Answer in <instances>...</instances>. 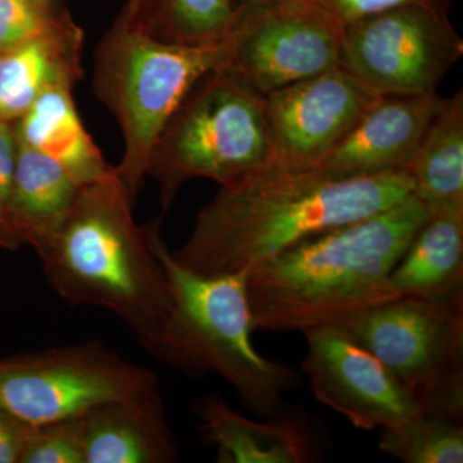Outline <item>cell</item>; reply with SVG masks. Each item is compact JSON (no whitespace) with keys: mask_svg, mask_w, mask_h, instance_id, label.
<instances>
[{"mask_svg":"<svg viewBox=\"0 0 463 463\" xmlns=\"http://www.w3.org/2000/svg\"><path fill=\"white\" fill-rule=\"evenodd\" d=\"M71 20L58 0H0V53Z\"/></svg>","mask_w":463,"mask_h":463,"instance_id":"23","label":"cell"},{"mask_svg":"<svg viewBox=\"0 0 463 463\" xmlns=\"http://www.w3.org/2000/svg\"><path fill=\"white\" fill-rule=\"evenodd\" d=\"M411 194L397 205L286 250L248 273L254 331L341 327L398 298L390 276L430 218Z\"/></svg>","mask_w":463,"mask_h":463,"instance_id":"2","label":"cell"},{"mask_svg":"<svg viewBox=\"0 0 463 463\" xmlns=\"http://www.w3.org/2000/svg\"><path fill=\"white\" fill-rule=\"evenodd\" d=\"M379 449L404 463H462V421L419 414L394 428L383 429Z\"/></svg>","mask_w":463,"mask_h":463,"instance_id":"22","label":"cell"},{"mask_svg":"<svg viewBox=\"0 0 463 463\" xmlns=\"http://www.w3.org/2000/svg\"><path fill=\"white\" fill-rule=\"evenodd\" d=\"M70 88L42 94L14 123L17 141L60 164L79 185L115 173L93 141L76 109Z\"/></svg>","mask_w":463,"mask_h":463,"instance_id":"17","label":"cell"},{"mask_svg":"<svg viewBox=\"0 0 463 463\" xmlns=\"http://www.w3.org/2000/svg\"><path fill=\"white\" fill-rule=\"evenodd\" d=\"M16 156L17 138L14 124L0 121V249L16 250L21 246L11 222Z\"/></svg>","mask_w":463,"mask_h":463,"instance_id":"25","label":"cell"},{"mask_svg":"<svg viewBox=\"0 0 463 463\" xmlns=\"http://www.w3.org/2000/svg\"><path fill=\"white\" fill-rule=\"evenodd\" d=\"M264 94L223 70L192 88L170 116L149 158L165 215L185 182L205 178L231 184L269 165Z\"/></svg>","mask_w":463,"mask_h":463,"instance_id":"6","label":"cell"},{"mask_svg":"<svg viewBox=\"0 0 463 463\" xmlns=\"http://www.w3.org/2000/svg\"><path fill=\"white\" fill-rule=\"evenodd\" d=\"M33 426L0 407V463H20Z\"/></svg>","mask_w":463,"mask_h":463,"instance_id":"27","label":"cell"},{"mask_svg":"<svg viewBox=\"0 0 463 463\" xmlns=\"http://www.w3.org/2000/svg\"><path fill=\"white\" fill-rule=\"evenodd\" d=\"M152 0H128L125 12L130 16L138 18V20L145 21L147 16L149 8H151Z\"/></svg>","mask_w":463,"mask_h":463,"instance_id":"28","label":"cell"},{"mask_svg":"<svg viewBox=\"0 0 463 463\" xmlns=\"http://www.w3.org/2000/svg\"><path fill=\"white\" fill-rule=\"evenodd\" d=\"M203 440L221 463H313L328 449L325 426L312 414L286 407L265 421L248 419L210 394L194 405Z\"/></svg>","mask_w":463,"mask_h":463,"instance_id":"13","label":"cell"},{"mask_svg":"<svg viewBox=\"0 0 463 463\" xmlns=\"http://www.w3.org/2000/svg\"><path fill=\"white\" fill-rule=\"evenodd\" d=\"M303 371L317 401L352 423L373 431L423 413L416 399L383 364L340 327L304 332Z\"/></svg>","mask_w":463,"mask_h":463,"instance_id":"12","label":"cell"},{"mask_svg":"<svg viewBox=\"0 0 463 463\" xmlns=\"http://www.w3.org/2000/svg\"><path fill=\"white\" fill-rule=\"evenodd\" d=\"M133 205L116 170L81 185L65 222L38 255L58 297L72 307L109 310L151 354L169 321L172 298Z\"/></svg>","mask_w":463,"mask_h":463,"instance_id":"3","label":"cell"},{"mask_svg":"<svg viewBox=\"0 0 463 463\" xmlns=\"http://www.w3.org/2000/svg\"><path fill=\"white\" fill-rule=\"evenodd\" d=\"M413 194L430 210L463 212V93L441 99L410 167Z\"/></svg>","mask_w":463,"mask_h":463,"instance_id":"20","label":"cell"},{"mask_svg":"<svg viewBox=\"0 0 463 463\" xmlns=\"http://www.w3.org/2000/svg\"><path fill=\"white\" fill-rule=\"evenodd\" d=\"M380 97L340 66L267 94L269 165H318Z\"/></svg>","mask_w":463,"mask_h":463,"instance_id":"11","label":"cell"},{"mask_svg":"<svg viewBox=\"0 0 463 463\" xmlns=\"http://www.w3.org/2000/svg\"><path fill=\"white\" fill-rule=\"evenodd\" d=\"M158 227L156 221L146 230L165 269L172 310L151 355L191 377L219 374L250 412L265 419L281 413L285 394L297 388L300 374L265 358L252 343L248 273L192 272L173 257Z\"/></svg>","mask_w":463,"mask_h":463,"instance_id":"4","label":"cell"},{"mask_svg":"<svg viewBox=\"0 0 463 463\" xmlns=\"http://www.w3.org/2000/svg\"><path fill=\"white\" fill-rule=\"evenodd\" d=\"M80 187L56 161L17 141L11 222L21 246L41 254L65 222Z\"/></svg>","mask_w":463,"mask_h":463,"instance_id":"18","label":"cell"},{"mask_svg":"<svg viewBox=\"0 0 463 463\" xmlns=\"http://www.w3.org/2000/svg\"><path fill=\"white\" fill-rule=\"evenodd\" d=\"M319 5L340 21L344 26L392 9L421 5L440 9V0H316Z\"/></svg>","mask_w":463,"mask_h":463,"instance_id":"26","label":"cell"},{"mask_svg":"<svg viewBox=\"0 0 463 463\" xmlns=\"http://www.w3.org/2000/svg\"><path fill=\"white\" fill-rule=\"evenodd\" d=\"M421 407L463 421V298L398 297L341 326Z\"/></svg>","mask_w":463,"mask_h":463,"instance_id":"7","label":"cell"},{"mask_svg":"<svg viewBox=\"0 0 463 463\" xmlns=\"http://www.w3.org/2000/svg\"><path fill=\"white\" fill-rule=\"evenodd\" d=\"M399 297L463 298V212L431 215L390 276Z\"/></svg>","mask_w":463,"mask_h":463,"instance_id":"19","label":"cell"},{"mask_svg":"<svg viewBox=\"0 0 463 463\" xmlns=\"http://www.w3.org/2000/svg\"><path fill=\"white\" fill-rule=\"evenodd\" d=\"M245 5L243 0H152L142 23L163 41L215 42L228 36Z\"/></svg>","mask_w":463,"mask_h":463,"instance_id":"21","label":"cell"},{"mask_svg":"<svg viewBox=\"0 0 463 463\" xmlns=\"http://www.w3.org/2000/svg\"><path fill=\"white\" fill-rule=\"evenodd\" d=\"M155 386L156 373L99 341L0 361V407L32 426L81 416L103 402Z\"/></svg>","mask_w":463,"mask_h":463,"instance_id":"8","label":"cell"},{"mask_svg":"<svg viewBox=\"0 0 463 463\" xmlns=\"http://www.w3.org/2000/svg\"><path fill=\"white\" fill-rule=\"evenodd\" d=\"M463 41L435 8L392 9L344 26L340 67L379 96L437 93Z\"/></svg>","mask_w":463,"mask_h":463,"instance_id":"10","label":"cell"},{"mask_svg":"<svg viewBox=\"0 0 463 463\" xmlns=\"http://www.w3.org/2000/svg\"><path fill=\"white\" fill-rule=\"evenodd\" d=\"M344 25L316 0L246 5L221 70L272 93L340 65Z\"/></svg>","mask_w":463,"mask_h":463,"instance_id":"9","label":"cell"},{"mask_svg":"<svg viewBox=\"0 0 463 463\" xmlns=\"http://www.w3.org/2000/svg\"><path fill=\"white\" fill-rule=\"evenodd\" d=\"M20 463H85L83 414L33 426Z\"/></svg>","mask_w":463,"mask_h":463,"instance_id":"24","label":"cell"},{"mask_svg":"<svg viewBox=\"0 0 463 463\" xmlns=\"http://www.w3.org/2000/svg\"><path fill=\"white\" fill-rule=\"evenodd\" d=\"M84 32L74 20L0 53V121L16 123L33 102L54 88H70L83 76Z\"/></svg>","mask_w":463,"mask_h":463,"instance_id":"16","label":"cell"},{"mask_svg":"<svg viewBox=\"0 0 463 463\" xmlns=\"http://www.w3.org/2000/svg\"><path fill=\"white\" fill-rule=\"evenodd\" d=\"M412 194L408 169L341 178L318 167L267 165L221 185L172 254L203 276L249 273L304 241L383 212Z\"/></svg>","mask_w":463,"mask_h":463,"instance_id":"1","label":"cell"},{"mask_svg":"<svg viewBox=\"0 0 463 463\" xmlns=\"http://www.w3.org/2000/svg\"><path fill=\"white\" fill-rule=\"evenodd\" d=\"M227 53L228 36L194 44L166 42L125 11L100 39L93 90L120 125L124 154L116 174L133 203L170 116L203 76L223 67Z\"/></svg>","mask_w":463,"mask_h":463,"instance_id":"5","label":"cell"},{"mask_svg":"<svg viewBox=\"0 0 463 463\" xmlns=\"http://www.w3.org/2000/svg\"><path fill=\"white\" fill-rule=\"evenodd\" d=\"M246 5H258V3L276 2V0H243Z\"/></svg>","mask_w":463,"mask_h":463,"instance_id":"29","label":"cell"},{"mask_svg":"<svg viewBox=\"0 0 463 463\" xmlns=\"http://www.w3.org/2000/svg\"><path fill=\"white\" fill-rule=\"evenodd\" d=\"M85 463H173L179 448L158 386L83 414Z\"/></svg>","mask_w":463,"mask_h":463,"instance_id":"15","label":"cell"},{"mask_svg":"<svg viewBox=\"0 0 463 463\" xmlns=\"http://www.w3.org/2000/svg\"><path fill=\"white\" fill-rule=\"evenodd\" d=\"M440 100L437 93L381 96L315 167L341 178L408 169Z\"/></svg>","mask_w":463,"mask_h":463,"instance_id":"14","label":"cell"}]
</instances>
